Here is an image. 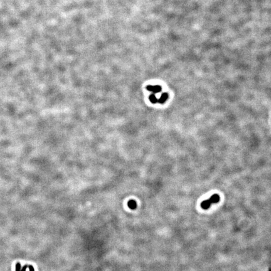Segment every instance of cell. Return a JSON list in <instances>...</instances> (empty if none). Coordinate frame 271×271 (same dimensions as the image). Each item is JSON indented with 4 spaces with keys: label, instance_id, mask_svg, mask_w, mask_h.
<instances>
[{
    "label": "cell",
    "instance_id": "6da1fadb",
    "mask_svg": "<svg viewBox=\"0 0 271 271\" xmlns=\"http://www.w3.org/2000/svg\"><path fill=\"white\" fill-rule=\"evenodd\" d=\"M220 196L218 194H214L210 197V198L208 200H204L201 203V207L204 209V210H207L210 208L211 204L213 203H217L219 201Z\"/></svg>",
    "mask_w": 271,
    "mask_h": 271
},
{
    "label": "cell",
    "instance_id": "7a4b0ae2",
    "mask_svg": "<svg viewBox=\"0 0 271 271\" xmlns=\"http://www.w3.org/2000/svg\"><path fill=\"white\" fill-rule=\"evenodd\" d=\"M147 90L150 92H152L153 94H158L161 92L162 90V88L160 85H149L146 87Z\"/></svg>",
    "mask_w": 271,
    "mask_h": 271
},
{
    "label": "cell",
    "instance_id": "3957f363",
    "mask_svg": "<svg viewBox=\"0 0 271 271\" xmlns=\"http://www.w3.org/2000/svg\"><path fill=\"white\" fill-rule=\"evenodd\" d=\"M127 206L131 210H135L136 208H137V203L135 200H129L127 203Z\"/></svg>",
    "mask_w": 271,
    "mask_h": 271
},
{
    "label": "cell",
    "instance_id": "277c9868",
    "mask_svg": "<svg viewBox=\"0 0 271 271\" xmlns=\"http://www.w3.org/2000/svg\"><path fill=\"white\" fill-rule=\"evenodd\" d=\"M168 98V94H167V93H163V94L161 95L160 98L158 99V102H159V103L160 104L165 103V102L167 101Z\"/></svg>",
    "mask_w": 271,
    "mask_h": 271
},
{
    "label": "cell",
    "instance_id": "5b68a950",
    "mask_svg": "<svg viewBox=\"0 0 271 271\" xmlns=\"http://www.w3.org/2000/svg\"><path fill=\"white\" fill-rule=\"evenodd\" d=\"M150 101L151 103L152 104H156L158 102V99H157V97H156V95H154V94H152L150 95Z\"/></svg>",
    "mask_w": 271,
    "mask_h": 271
},
{
    "label": "cell",
    "instance_id": "8992f818",
    "mask_svg": "<svg viewBox=\"0 0 271 271\" xmlns=\"http://www.w3.org/2000/svg\"><path fill=\"white\" fill-rule=\"evenodd\" d=\"M15 267H16V271H21V264H20V262L16 263Z\"/></svg>",
    "mask_w": 271,
    "mask_h": 271
},
{
    "label": "cell",
    "instance_id": "52a82bcc",
    "mask_svg": "<svg viewBox=\"0 0 271 271\" xmlns=\"http://www.w3.org/2000/svg\"><path fill=\"white\" fill-rule=\"evenodd\" d=\"M28 268H29V271H35L33 267L32 266H28Z\"/></svg>",
    "mask_w": 271,
    "mask_h": 271
},
{
    "label": "cell",
    "instance_id": "ba28073f",
    "mask_svg": "<svg viewBox=\"0 0 271 271\" xmlns=\"http://www.w3.org/2000/svg\"><path fill=\"white\" fill-rule=\"evenodd\" d=\"M27 267H28V266H25L23 267L22 269H21V271H26V270H27Z\"/></svg>",
    "mask_w": 271,
    "mask_h": 271
}]
</instances>
